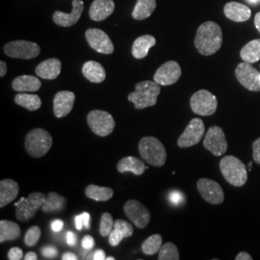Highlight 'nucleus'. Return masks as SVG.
<instances>
[{
    "label": "nucleus",
    "mask_w": 260,
    "mask_h": 260,
    "mask_svg": "<svg viewBox=\"0 0 260 260\" xmlns=\"http://www.w3.org/2000/svg\"><path fill=\"white\" fill-rule=\"evenodd\" d=\"M93 259L94 260H105L106 259V255L105 252L103 250H98L94 251L93 253Z\"/></svg>",
    "instance_id": "47"
},
{
    "label": "nucleus",
    "mask_w": 260,
    "mask_h": 260,
    "mask_svg": "<svg viewBox=\"0 0 260 260\" xmlns=\"http://www.w3.org/2000/svg\"><path fill=\"white\" fill-rule=\"evenodd\" d=\"M205 123L201 119H193L187 125L177 140V146L181 149L190 148L197 145L205 135Z\"/></svg>",
    "instance_id": "12"
},
{
    "label": "nucleus",
    "mask_w": 260,
    "mask_h": 260,
    "mask_svg": "<svg viewBox=\"0 0 260 260\" xmlns=\"http://www.w3.org/2000/svg\"><path fill=\"white\" fill-rule=\"evenodd\" d=\"M6 74H7V65L5 62L1 61L0 62V76L4 77Z\"/></svg>",
    "instance_id": "50"
},
{
    "label": "nucleus",
    "mask_w": 260,
    "mask_h": 260,
    "mask_svg": "<svg viewBox=\"0 0 260 260\" xmlns=\"http://www.w3.org/2000/svg\"><path fill=\"white\" fill-rule=\"evenodd\" d=\"M156 45V39L152 35H142L135 39L131 47V53L135 59H144L149 54V49Z\"/></svg>",
    "instance_id": "23"
},
{
    "label": "nucleus",
    "mask_w": 260,
    "mask_h": 260,
    "mask_svg": "<svg viewBox=\"0 0 260 260\" xmlns=\"http://www.w3.org/2000/svg\"><path fill=\"white\" fill-rule=\"evenodd\" d=\"M161 87L154 80H145L135 85V91L128 94V101L134 104L135 109L142 110L154 106L157 103Z\"/></svg>",
    "instance_id": "2"
},
{
    "label": "nucleus",
    "mask_w": 260,
    "mask_h": 260,
    "mask_svg": "<svg viewBox=\"0 0 260 260\" xmlns=\"http://www.w3.org/2000/svg\"><path fill=\"white\" fill-rule=\"evenodd\" d=\"M66 203L67 200L65 197L59 195L55 192H50L49 194H47L46 201L44 202L41 209L45 213L62 212L65 209Z\"/></svg>",
    "instance_id": "27"
},
{
    "label": "nucleus",
    "mask_w": 260,
    "mask_h": 260,
    "mask_svg": "<svg viewBox=\"0 0 260 260\" xmlns=\"http://www.w3.org/2000/svg\"><path fill=\"white\" fill-rule=\"evenodd\" d=\"M81 245L84 250L91 251L94 247V240L91 235H85L81 240Z\"/></svg>",
    "instance_id": "41"
},
{
    "label": "nucleus",
    "mask_w": 260,
    "mask_h": 260,
    "mask_svg": "<svg viewBox=\"0 0 260 260\" xmlns=\"http://www.w3.org/2000/svg\"><path fill=\"white\" fill-rule=\"evenodd\" d=\"M15 103L29 111H36L42 106V101L37 94L19 93L15 96Z\"/></svg>",
    "instance_id": "32"
},
{
    "label": "nucleus",
    "mask_w": 260,
    "mask_h": 260,
    "mask_svg": "<svg viewBox=\"0 0 260 260\" xmlns=\"http://www.w3.org/2000/svg\"><path fill=\"white\" fill-rule=\"evenodd\" d=\"M139 153L142 159L154 167H162L166 163L167 152L160 140L147 136L140 140Z\"/></svg>",
    "instance_id": "3"
},
{
    "label": "nucleus",
    "mask_w": 260,
    "mask_h": 260,
    "mask_svg": "<svg viewBox=\"0 0 260 260\" xmlns=\"http://www.w3.org/2000/svg\"><path fill=\"white\" fill-rule=\"evenodd\" d=\"M52 136L43 128L29 131L25 137V149L30 156L41 158L45 156L52 147Z\"/></svg>",
    "instance_id": "5"
},
{
    "label": "nucleus",
    "mask_w": 260,
    "mask_h": 260,
    "mask_svg": "<svg viewBox=\"0 0 260 260\" xmlns=\"http://www.w3.org/2000/svg\"><path fill=\"white\" fill-rule=\"evenodd\" d=\"M3 51L11 58L29 60L36 58L40 54L41 47L33 42H29L26 40H17L7 43L3 47Z\"/></svg>",
    "instance_id": "8"
},
{
    "label": "nucleus",
    "mask_w": 260,
    "mask_h": 260,
    "mask_svg": "<svg viewBox=\"0 0 260 260\" xmlns=\"http://www.w3.org/2000/svg\"><path fill=\"white\" fill-rule=\"evenodd\" d=\"M252 150H253V154L252 157L253 160L260 164V137L258 139L255 140L252 144Z\"/></svg>",
    "instance_id": "43"
},
{
    "label": "nucleus",
    "mask_w": 260,
    "mask_h": 260,
    "mask_svg": "<svg viewBox=\"0 0 260 260\" xmlns=\"http://www.w3.org/2000/svg\"><path fill=\"white\" fill-rule=\"evenodd\" d=\"M21 230L18 223L1 220L0 222V243L6 241H16L20 237Z\"/></svg>",
    "instance_id": "29"
},
{
    "label": "nucleus",
    "mask_w": 260,
    "mask_h": 260,
    "mask_svg": "<svg viewBox=\"0 0 260 260\" xmlns=\"http://www.w3.org/2000/svg\"><path fill=\"white\" fill-rule=\"evenodd\" d=\"M46 198L47 195L39 192L30 194L26 199L23 197L20 198L19 202L15 204L17 219L22 223L30 221L42 207Z\"/></svg>",
    "instance_id": "6"
},
{
    "label": "nucleus",
    "mask_w": 260,
    "mask_h": 260,
    "mask_svg": "<svg viewBox=\"0 0 260 260\" xmlns=\"http://www.w3.org/2000/svg\"><path fill=\"white\" fill-rule=\"evenodd\" d=\"M66 242L71 247L75 246L76 244V236H75V233H72V232H68L66 233Z\"/></svg>",
    "instance_id": "46"
},
{
    "label": "nucleus",
    "mask_w": 260,
    "mask_h": 260,
    "mask_svg": "<svg viewBox=\"0 0 260 260\" xmlns=\"http://www.w3.org/2000/svg\"><path fill=\"white\" fill-rule=\"evenodd\" d=\"M220 170L224 179L234 187H242L248 180V171L245 164L233 155H228L221 160Z\"/></svg>",
    "instance_id": "4"
},
{
    "label": "nucleus",
    "mask_w": 260,
    "mask_h": 260,
    "mask_svg": "<svg viewBox=\"0 0 260 260\" xmlns=\"http://www.w3.org/2000/svg\"><path fill=\"white\" fill-rule=\"evenodd\" d=\"M105 260H115V258H114L113 256H110V257H106V259Z\"/></svg>",
    "instance_id": "55"
},
{
    "label": "nucleus",
    "mask_w": 260,
    "mask_h": 260,
    "mask_svg": "<svg viewBox=\"0 0 260 260\" xmlns=\"http://www.w3.org/2000/svg\"><path fill=\"white\" fill-rule=\"evenodd\" d=\"M259 75V72L250 63L243 62L235 69L238 82L251 92H260Z\"/></svg>",
    "instance_id": "11"
},
{
    "label": "nucleus",
    "mask_w": 260,
    "mask_h": 260,
    "mask_svg": "<svg viewBox=\"0 0 260 260\" xmlns=\"http://www.w3.org/2000/svg\"><path fill=\"white\" fill-rule=\"evenodd\" d=\"M223 45V31L214 21H206L198 28L195 47L200 54L210 56L216 53Z\"/></svg>",
    "instance_id": "1"
},
{
    "label": "nucleus",
    "mask_w": 260,
    "mask_h": 260,
    "mask_svg": "<svg viewBox=\"0 0 260 260\" xmlns=\"http://www.w3.org/2000/svg\"><path fill=\"white\" fill-rule=\"evenodd\" d=\"M156 6V0H137L131 16L136 20L148 19L152 15Z\"/></svg>",
    "instance_id": "28"
},
{
    "label": "nucleus",
    "mask_w": 260,
    "mask_h": 260,
    "mask_svg": "<svg viewBox=\"0 0 260 260\" xmlns=\"http://www.w3.org/2000/svg\"><path fill=\"white\" fill-rule=\"evenodd\" d=\"M12 87L19 93H35L40 90L42 83L38 77L33 75H19L13 80Z\"/></svg>",
    "instance_id": "22"
},
{
    "label": "nucleus",
    "mask_w": 260,
    "mask_h": 260,
    "mask_svg": "<svg viewBox=\"0 0 260 260\" xmlns=\"http://www.w3.org/2000/svg\"><path fill=\"white\" fill-rule=\"evenodd\" d=\"M73 10L67 14L61 11H56L53 14L54 23L62 27H70L77 23L83 13L84 2L82 0H73Z\"/></svg>",
    "instance_id": "17"
},
{
    "label": "nucleus",
    "mask_w": 260,
    "mask_h": 260,
    "mask_svg": "<svg viewBox=\"0 0 260 260\" xmlns=\"http://www.w3.org/2000/svg\"><path fill=\"white\" fill-rule=\"evenodd\" d=\"M75 228L77 231H81L83 229V223H82V220H81V217L80 215H77L75 217Z\"/></svg>",
    "instance_id": "49"
},
{
    "label": "nucleus",
    "mask_w": 260,
    "mask_h": 260,
    "mask_svg": "<svg viewBox=\"0 0 260 260\" xmlns=\"http://www.w3.org/2000/svg\"><path fill=\"white\" fill-rule=\"evenodd\" d=\"M41 229L39 226H31L28 229L24 236V243L27 247H34L41 237Z\"/></svg>",
    "instance_id": "36"
},
{
    "label": "nucleus",
    "mask_w": 260,
    "mask_h": 260,
    "mask_svg": "<svg viewBox=\"0 0 260 260\" xmlns=\"http://www.w3.org/2000/svg\"><path fill=\"white\" fill-rule=\"evenodd\" d=\"M254 24H255V27L259 31L260 33V12L257 13L254 17Z\"/></svg>",
    "instance_id": "53"
},
{
    "label": "nucleus",
    "mask_w": 260,
    "mask_h": 260,
    "mask_svg": "<svg viewBox=\"0 0 260 260\" xmlns=\"http://www.w3.org/2000/svg\"><path fill=\"white\" fill-rule=\"evenodd\" d=\"M86 40L90 47L99 53L112 54L114 52V45L109 36L101 29L90 28L85 33Z\"/></svg>",
    "instance_id": "15"
},
{
    "label": "nucleus",
    "mask_w": 260,
    "mask_h": 260,
    "mask_svg": "<svg viewBox=\"0 0 260 260\" xmlns=\"http://www.w3.org/2000/svg\"><path fill=\"white\" fill-rule=\"evenodd\" d=\"M223 12L225 17L235 22H244L251 19V10L245 4L231 1L225 4Z\"/></svg>",
    "instance_id": "19"
},
{
    "label": "nucleus",
    "mask_w": 260,
    "mask_h": 260,
    "mask_svg": "<svg viewBox=\"0 0 260 260\" xmlns=\"http://www.w3.org/2000/svg\"><path fill=\"white\" fill-rule=\"evenodd\" d=\"M19 193V183L13 179L6 178L0 181V207L11 204Z\"/></svg>",
    "instance_id": "24"
},
{
    "label": "nucleus",
    "mask_w": 260,
    "mask_h": 260,
    "mask_svg": "<svg viewBox=\"0 0 260 260\" xmlns=\"http://www.w3.org/2000/svg\"><path fill=\"white\" fill-rule=\"evenodd\" d=\"M193 112L198 116H212L218 107V100L207 90H200L190 100Z\"/></svg>",
    "instance_id": "9"
},
{
    "label": "nucleus",
    "mask_w": 260,
    "mask_h": 260,
    "mask_svg": "<svg viewBox=\"0 0 260 260\" xmlns=\"http://www.w3.org/2000/svg\"><path fill=\"white\" fill-rule=\"evenodd\" d=\"M240 57L243 62L254 64L260 60V39H255L249 42L242 47Z\"/></svg>",
    "instance_id": "30"
},
{
    "label": "nucleus",
    "mask_w": 260,
    "mask_h": 260,
    "mask_svg": "<svg viewBox=\"0 0 260 260\" xmlns=\"http://www.w3.org/2000/svg\"><path fill=\"white\" fill-rule=\"evenodd\" d=\"M87 122L93 133L102 137L110 135L116 125L111 114L100 109L92 110L88 114Z\"/></svg>",
    "instance_id": "7"
},
{
    "label": "nucleus",
    "mask_w": 260,
    "mask_h": 260,
    "mask_svg": "<svg viewBox=\"0 0 260 260\" xmlns=\"http://www.w3.org/2000/svg\"><path fill=\"white\" fill-rule=\"evenodd\" d=\"M85 195L96 202H106L109 201L114 196V191L109 187L91 184L87 186L85 190Z\"/></svg>",
    "instance_id": "31"
},
{
    "label": "nucleus",
    "mask_w": 260,
    "mask_h": 260,
    "mask_svg": "<svg viewBox=\"0 0 260 260\" xmlns=\"http://www.w3.org/2000/svg\"><path fill=\"white\" fill-rule=\"evenodd\" d=\"M169 200H170V202L173 205H180L183 202L184 198H183V194H181V193H179L177 191H174L169 196Z\"/></svg>",
    "instance_id": "42"
},
{
    "label": "nucleus",
    "mask_w": 260,
    "mask_h": 260,
    "mask_svg": "<svg viewBox=\"0 0 260 260\" xmlns=\"http://www.w3.org/2000/svg\"><path fill=\"white\" fill-rule=\"evenodd\" d=\"M80 217H81L84 226L86 229L90 230L91 229V215H90V213L83 212V213L80 214Z\"/></svg>",
    "instance_id": "45"
},
{
    "label": "nucleus",
    "mask_w": 260,
    "mask_h": 260,
    "mask_svg": "<svg viewBox=\"0 0 260 260\" xmlns=\"http://www.w3.org/2000/svg\"><path fill=\"white\" fill-rule=\"evenodd\" d=\"M24 258L23 257V251L19 248H12L8 251V259L9 260H20Z\"/></svg>",
    "instance_id": "40"
},
{
    "label": "nucleus",
    "mask_w": 260,
    "mask_h": 260,
    "mask_svg": "<svg viewBox=\"0 0 260 260\" xmlns=\"http://www.w3.org/2000/svg\"><path fill=\"white\" fill-rule=\"evenodd\" d=\"M114 220L113 217L110 213L108 212H104L101 217V222H100V234L105 237V236H109V234L111 233L113 229H114Z\"/></svg>",
    "instance_id": "35"
},
{
    "label": "nucleus",
    "mask_w": 260,
    "mask_h": 260,
    "mask_svg": "<svg viewBox=\"0 0 260 260\" xmlns=\"http://www.w3.org/2000/svg\"><path fill=\"white\" fill-rule=\"evenodd\" d=\"M115 10L113 0H93L89 10V16L93 21H102L110 17Z\"/></svg>",
    "instance_id": "20"
},
{
    "label": "nucleus",
    "mask_w": 260,
    "mask_h": 260,
    "mask_svg": "<svg viewBox=\"0 0 260 260\" xmlns=\"http://www.w3.org/2000/svg\"><path fill=\"white\" fill-rule=\"evenodd\" d=\"M61 61L56 58H51L40 63L35 69V74L43 79L54 80L61 74Z\"/></svg>",
    "instance_id": "21"
},
{
    "label": "nucleus",
    "mask_w": 260,
    "mask_h": 260,
    "mask_svg": "<svg viewBox=\"0 0 260 260\" xmlns=\"http://www.w3.org/2000/svg\"><path fill=\"white\" fill-rule=\"evenodd\" d=\"M41 252L43 256H45L47 259H54L59 253V251H57L55 247H52V246H47L42 248Z\"/></svg>",
    "instance_id": "39"
},
{
    "label": "nucleus",
    "mask_w": 260,
    "mask_h": 260,
    "mask_svg": "<svg viewBox=\"0 0 260 260\" xmlns=\"http://www.w3.org/2000/svg\"><path fill=\"white\" fill-rule=\"evenodd\" d=\"M62 259L63 260H77L78 257L75 255V253H72V252H66L63 254L62 256Z\"/></svg>",
    "instance_id": "51"
},
{
    "label": "nucleus",
    "mask_w": 260,
    "mask_h": 260,
    "mask_svg": "<svg viewBox=\"0 0 260 260\" xmlns=\"http://www.w3.org/2000/svg\"><path fill=\"white\" fill-rule=\"evenodd\" d=\"M249 3H252V4H255V3H257L258 1L260 0H247Z\"/></svg>",
    "instance_id": "54"
},
{
    "label": "nucleus",
    "mask_w": 260,
    "mask_h": 260,
    "mask_svg": "<svg viewBox=\"0 0 260 260\" xmlns=\"http://www.w3.org/2000/svg\"><path fill=\"white\" fill-rule=\"evenodd\" d=\"M82 74L86 79L93 83H102L106 78L103 66L94 61H88L82 67Z\"/></svg>",
    "instance_id": "26"
},
{
    "label": "nucleus",
    "mask_w": 260,
    "mask_h": 260,
    "mask_svg": "<svg viewBox=\"0 0 260 260\" xmlns=\"http://www.w3.org/2000/svg\"><path fill=\"white\" fill-rule=\"evenodd\" d=\"M259 77H260V75H259Z\"/></svg>",
    "instance_id": "56"
},
{
    "label": "nucleus",
    "mask_w": 260,
    "mask_h": 260,
    "mask_svg": "<svg viewBox=\"0 0 260 260\" xmlns=\"http://www.w3.org/2000/svg\"><path fill=\"white\" fill-rule=\"evenodd\" d=\"M180 258L179 252L177 250V246L174 243L167 242L164 245H162L158 259L159 260H178Z\"/></svg>",
    "instance_id": "34"
},
{
    "label": "nucleus",
    "mask_w": 260,
    "mask_h": 260,
    "mask_svg": "<svg viewBox=\"0 0 260 260\" xmlns=\"http://www.w3.org/2000/svg\"><path fill=\"white\" fill-rule=\"evenodd\" d=\"M24 259L25 260H37L38 256L37 254L35 253V252H33V251H30V252H27L26 254H25V256H24Z\"/></svg>",
    "instance_id": "52"
},
{
    "label": "nucleus",
    "mask_w": 260,
    "mask_h": 260,
    "mask_svg": "<svg viewBox=\"0 0 260 260\" xmlns=\"http://www.w3.org/2000/svg\"><path fill=\"white\" fill-rule=\"evenodd\" d=\"M197 189L203 199L211 205H221L224 200L223 188L212 179H199L197 182Z\"/></svg>",
    "instance_id": "14"
},
{
    "label": "nucleus",
    "mask_w": 260,
    "mask_h": 260,
    "mask_svg": "<svg viewBox=\"0 0 260 260\" xmlns=\"http://www.w3.org/2000/svg\"><path fill=\"white\" fill-rule=\"evenodd\" d=\"M147 166L139 158L134 156H127V157L121 159L117 164V170L123 174V173H132L135 176H141L145 173Z\"/></svg>",
    "instance_id": "25"
},
{
    "label": "nucleus",
    "mask_w": 260,
    "mask_h": 260,
    "mask_svg": "<svg viewBox=\"0 0 260 260\" xmlns=\"http://www.w3.org/2000/svg\"><path fill=\"white\" fill-rule=\"evenodd\" d=\"M235 259L236 260H252V257L251 256V254H249L248 252H246V251H241V252H239L237 255H236V257H235Z\"/></svg>",
    "instance_id": "48"
},
{
    "label": "nucleus",
    "mask_w": 260,
    "mask_h": 260,
    "mask_svg": "<svg viewBox=\"0 0 260 260\" xmlns=\"http://www.w3.org/2000/svg\"><path fill=\"white\" fill-rule=\"evenodd\" d=\"M204 147L215 156H222L228 150L229 145L225 134L220 126H211L205 133Z\"/></svg>",
    "instance_id": "10"
},
{
    "label": "nucleus",
    "mask_w": 260,
    "mask_h": 260,
    "mask_svg": "<svg viewBox=\"0 0 260 260\" xmlns=\"http://www.w3.org/2000/svg\"><path fill=\"white\" fill-rule=\"evenodd\" d=\"M51 230L54 233H59L62 231V229L64 228V222L62 220H54L50 223Z\"/></svg>",
    "instance_id": "44"
},
{
    "label": "nucleus",
    "mask_w": 260,
    "mask_h": 260,
    "mask_svg": "<svg viewBox=\"0 0 260 260\" xmlns=\"http://www.w3.org/2000/svg\"><path fill=\"white\" fill-rule=\"evenodd\" d=\"M75 94L69 91L57 93L53 99V112L56 118L62 119L68 116L75 104Z\"/></svg>",
    "instance_id": "18"
},
{
    "label": "nucleus",
    "mask_w": 260,
    "mask_h": 260,
    "mask_svg": "<svg viewBox=\"0 0 260 260\" xmlns=\"http://www.w3.org/2000/svg\"><path fill=\"white\" fill-rule=\"evenodd\" d=\"M123 238H124V236L120 231L113 229L111 233L109 234V240H108L109 245L112 247H117L120 245V243L122 241Z\"/></svg>",
    "instance_id": "38"
},
{
    "label": "nucleus",
    "mask_w": 260,
    "mask_h": 260,
    "mask_svg": "<svg viewBox=\"0 0 260 260\" xmlns=\"http://www.w3.org/2000/svg\"><path fill=\"white\" fill-rule=\"evenodd\" d=\"M114 229L120 231L123 234L124 238H128L133 234V226L128 222H126L124 220L115 221Z\"/></svg>",
    "instance_id": "37"
},
{
    "label": "nucleus",
    "mask_w": 260,
    "mask_h": 260,
    "mask_svg": "<svg viewBox=\"0 0 260 260\" xmlns=\"http://www.w3.org/2000/svg\"><path fill=\"white\" fill-rule=\"evenodd\" d=\"M182 74L180 66L175 61H168L158 68L153 80L160 86H170L177 83Z\"/></svg>",
    "instance_id": "16"
},
{
    "label": "nucleus",
    "mask_w": 260,
    "mask_h": 260,
    "mask_svg": "<svg viewBox=\"0 0 260 260\" xmlns=\"http://www.w3.org/2000/svg\"><path fill=\"white\" fill-rule=\"evenodd\" d=\"M163 245V238L160 234H152L142 244V251L146 255H154L159 252Z\"/></svg>",
    "instance_id": "33"
},
{
    "label": "nucleus",
    "mask_w": 260,
    "mask_h": 260,
    "mask_svg": "<svg viewBox=\"0 0 260 260\" xmlns=\"http://www.w3.org/2000/svg\"><path fill=\"white\" fill-rule=\"evenodd\" d=\"M123 210L132 223L139 229L146 228L150 222L151 215L149 209L137 200L127 201Z\"/></svg>",
    "instance_id": "13"
}]
</instances>
